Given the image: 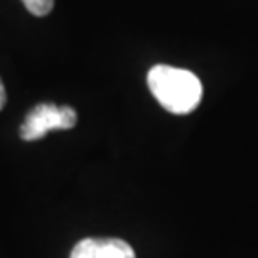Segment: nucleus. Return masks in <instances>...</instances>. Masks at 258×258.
I'll return each instance as SVG.
<instances>
[{
  "instance_id": "7ed1b4c3",
  "label": "nucleus",
  "mask_w": 258,
  "mask_h": 258,
  "mask_svg": "<svg viewBox=\"0 0 258 258\" xmlns=\"http://www.w3.org/2000/svg\"><path fill=\"white\" fill-rule=\"evenodd\" d=\"M71 258H136L126 241L115 237H88L79 241L71 250Z\"/></svg>"
},
{
  "instance_id": "f257e3e1",
  "label": "nucleus",
  "mask_w": 258,
  "mask_h": 258,
  "mask_svg": "<svg viewBox=\"0 0 258 258\" xmlns=\"http://www.w3.org/2000/svg\"><path fill=\"white\" fill-rule=\"evenodd\" d=\"M148 86L155 100L174 115H185L203 98L201 81L191 71L172 65H155L148 73Z\"/></svg>"
},
{
  "instance_id": "39448f33",
  "label": "nucleus",
  "mask_w": 258,
  "mask_h": 258,
  "mask_svg": "<svg viewBox=\"0 0 258 258\" xmlns=\"http://www.w3.org/2000/svg\"><path fill=\"white\" fill-rule=\"evenodd\" d=\"M4 105H6V88H4V84L0 81V111L4 109Z\"/></svg>"
},
{
  "instance_id": "f03ea898",
  "label": "nucleus",
  "mask_w": 258,
  "mask_h": 258,
  "mask_svg": "<svg viewBox=\"0 0 258 258\" xmlns=\"http://www.w3.org/2000/svg\"><path fill=\"white\" fill-rule=\"evenodd\" d=\"M77 124V111L69 105L38 103L27 113L19 126V136L25 142H35L54 130H71Z\"/></svg>"
},
{
  "instance_id": "20e7f679",
  "label": "nucleus",
  "mask_w": 258,
  "mask_h": 258,
  "mask_svg": "<svg viewBox=\"0 0 258 258\" xmlns=\"http://www.w3.org/2000/svg\"><path fill=\"white\" fill-rule=\"evenodd\" d=\"M21 2L37 18H44L54 10V0H21Z\"/></svg>"
}]
</instances>
